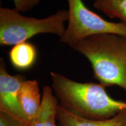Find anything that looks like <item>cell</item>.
I'll use <instances>...</instances> for the list:
<instances>
[{"label": "cell", "mask_w": 126, "mask_h": 126, "mask_svg": "<svg viewBox=\"0 0 126 126\" xmlns=\"http://www.w3.org/2000/svg\"><path fill=\"white\" fill-rule=\"evenodd\" d=\"M68 26L60 42L71 46L88 36L99 34H115L126 36V25L102 18L85 5L82 0H67Z\"/></svg>", "instance_id": "277c9868"}, {"label": "cell", "mask_w": 126, "mask_h": 126, "mask_svg": "<svg viewBox=\"0 0 126 126\" xmlns=\"http://www.w3.org/2000/svg\"><path fill=\"white\" fill-rule=\"evenodd\" d=\"M19 100L30 123L38 114L42 103L39 84L36 80H27L22 83L19 91Z\"/></svg>", "instance_id": "8992f818"}, {"label": "cell", "mask_w": 126, "mask_h": 126, "mask_svg": "<svg viewBox=\"0 0 126 126\" xmlns=\"http://www.w3.org/2000/svg\"><path fill=\"white\" fill-rule=\"evenodd\" d=\"M94 5L110 18L126 25V0H94Z\"/></svg>", "instance_id": "30bf717a"}, {"label": "cell", "mask_w": 126, "mask_h": 126, "mask_svg": "<svg viewBox=\"0 0 126 126\" xmlns=\"http://www.w3.org/2000/svg\"><path fill=\"white\" fill-rule=\"evenodd\" d=\"M71 47L87 58L100 84L119 86L126 92V36L94 34Z\"/></svg>", "instance_id": "7a4b0ae2"}, {"label": "cell", "mask_w": 126, "mask_h": 126, "mask_svg": "<svg viewBox=\"0 0 126 126\" xmlns=\"http://www.w3.org/2000/svg\"><path fill=\"white\" fill-rule=\"evenodd\" d=\"M110 126H126V109L114 116V122Z\"/></svg>", "instance_id": "4fadbf2b"}, {"label": "cell", "mask_w": 126, "mask_h": 126, "mask_svg": "<svg viewBox=\"0 0 126 126\" xmlns=\"http://www.w3.org/2000/svg\"><path fill=\"white\" fill-rule=\"evenodd\" d=\"M68 11L59 10L45 18L25 16L16 9L0 8V45L15 46L40 33L63 35Z\"/></svg>", "instance_id": "3957f363"}, {"label": "cell", "mask_w": 126, "mask_h": 126, "mask_svg": "<svg viewBox=\"0 0 126 126\" xmlns=\"http://www.w3.org/2000/svg\"><path fill=\"white\" fill-rule=\"evenodd\" d=\"M0 126H25L21 123L4 113L0 112Z\"/></svg>", "instance_id": "7c38bea8"}, {"label": "cell", "mask_w": 126, "mask_h": 126, "mask_svg": "<svg viewBox=\"0 0 126 126\" xmlns=\"http://www.w3.org/2000/svg\"><path fill=\"white\" fill-rule=\"evenodd\" d=\"M59 100L53 94V89L44 86L42 103L37 116L32 120L30 126H56Z\"/></svg>", "instance_id": "52a82bcc"}, {"label": "cell", "mask_w": 126, "mask_h": 126, "mask_svg": "<svg viewBox=\"0 0 126 126\" xmlns=\"http://www.w3.org/2000/svg\"><path fill=\"white\" fill-rule=\"evenodd\" d=\"M51 86L60 105L73 114L92 120L111 118L126 109V102L109 95L100 83L79 82L51 72Z\"/></svg>", "instance_id": "6da1fadb"}, {"label": "cell", "mask_w": 126, "mask_h": 126, "mask_svg": "<svg viewBox=\"0 0 126 126\" xmlns=\"http://www.w3.org/2000/svg\"><path fill=\"white\" fill-rule=\"evenodd\" d=\"M15 8L19 12H26L38 5L42 0H12Z\"/></svg>", "instance_id": "8fae6325"}, {"label": "cell", "mask_w": 126, "mask_h": 126, "mask_svg": "<svg viewBox=\"0 0 126 126\" xmlns=\"http://www.w3.org/2000/svg\"><path fill=\"white\" fill-rule=\"evenodd\" d=\"M25 81L22 75H11L8 72L3 59L0 60V112L8 115L25 126L30 122L20 105L19 91Z\"/></svg>", "instance_id": "5b68a950"}, {"label": "cell", "mask_w": 126, "mask_h": 126, "mask_svg": "<svg viewBox=\"0 0 126 126\" xmlns=\"http://www.w3.org/2000/svg\"><path fill=\"white\" fill-rule=\"evenodd\" d=\"M114 117L105 120L86 119L73 114L59 105L57 119L61 126H110L114 122Z\"/></svg>", "instance_id": "9c48e42d"}, {"label": "cell", "mask_w": 126, "mask_h": 126, "mask_svg": "<svg viewBox=\"0 0 126 126\" xmlns=\"http://www.w3.org/2000/svg\"><path fill=\"white\" fill-rule=\"evenodd\" d=\"M37 57L34 46L27 42L14 46L9 52V60L16 68L24 70L34 64Z\"/></svg>", "instance_id": "ba28073f"}]
</instances>
